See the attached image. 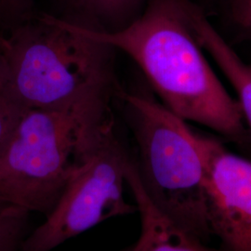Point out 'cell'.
<instances>
[{
  "instance_id": "cell-1",
  "label": "cell",
  "mask_w": 251,
  "mask_h": 251,
  "mask_svg": "<svg viewBox=\"0 0 251 251\" xmlns=\"http://www.w3.org/2000/svg\"><path fill=\"white\" fill-rule=\"evenodd\" d=\"M189 4L190 0H149L137 18L112 32L66 22L131 58L173 114L242 143L248 132L240 105L206 61L191 25Z\"/></svg>"
},
{
  "instance_id": "cell-2",
  "label": "cell",
  "mask_w": 251,
  "mask_h": 251,
  "mask_svg": "<svg viewBox=\"0 0 251 251\" xmlns=\"http://www.w3.org/2000/svg\"><path fill=\"white\" fill-rule=\"evenodd\" d=\"M114 50L48 13L0 35V63L24 107L100 121L112 117L110 100L120 90Z\"/></svg>"
},
{
  "instance_id": "cell-3",
  "label": "cell",
  "mask_w": 251,
  "mask_h": 251,
  "mask_svg": "<svg viewBox=\"0 0 251 251\" xmlns=\"http://www.w3.org/2000/svg\"><path fill=\"white\" fill-rule=\"evenodd\" d=\"M138 147L135 161L147 197L163 215L201 240L212 235L206 163L197 132L162 103L119 90Z\"/></svg>"
},
{
  "instance_id": "cell-4",
  "label": "cell",
  "mask_w": 251,
  "mask_h": 251,
  "mask_svg": "<svg viewBox=\"0 0 251 251\" xmlns=\"http://www.w3.org/2000/svg\"><path fill=\"white\" fill-rule=\"evenodd\" d=\"M112 120L26 110L0 152V194L30 213L50 215Z\"/></svg>"
},
{
  "instance_id": "cell-5",
  "label": "cell",
  "mask_w": 251,
  "mask_h": 251,
  "mask_svg": "<svg viewBox=\"0 0 251 251\" xmlns=\"http://www.w3.org/2000/svg\"><path fill=\"white\" fill-rule=\"evenodd\" d=\"M130 155L120 143L114 120L103 127L80 171L45 222L28 233L21 251H51L111 218L133 214L125 197Z\"/></svg>"
},
{
  "instance_id": "cell-6",
  "label": "cell",
  "mask_w": 251,
  "mask_h": 251,
  "mask_svg": "<svg viewBox=\"0 0 251 251\" xmlns=\"http://www.w3.org/2000/svg\"><path fill=\"white\" fill-rule=\"evenodd\" d=\"M198 135L206 163V198L212 235L228 251H251V161L214 139Z\"/></svg>"
},
{
  "instance_id": "cell-7",
  "label": "cell",
  "mask_w": 251,
  "mask_h": 251,
  "mask_svg": "<svg viewBox=\"0 0 251 251\" xmlns=\"http://www.w3.org/2000/svg\"><path fill=\"white\" fill-rule=\"evenodd\" d=\"M126 180L141 218V234L133 251H216L174 225L153 206L144 192L131 156L126 166Z\"/></svg>"
},
{
  "instance_id": "cell-8",
  "label": "cell",
  "mask_w": 251,
  "mask_h": 251,
  "mask_svg": "<svg viewBox=\"0 0 251 251\" xmlns=\"http://www.w3.org/2000/svg\"><path fill=\"white\" fill-rule=\"evenodd\" d=\"M189 15L198 43L215 61L235 90L251 140V64L243 61L210 24L204 12L191 1Z\"/></svg>"
},
{
  "instance_id": "cell-9",
  "label": "cell",
  "mask_w": 251,
  "mask_h": 251,
  "mask_svg": "<svg viewBox=\"0 0 251 251\" xmlns=\"http://www.w3.org/2000/svg\"><path fill=\"white\" fill-rule=\"evenodd\" d=\"M148 1L63 0L67 12L66 16L61 19L96 31H117L137 18Z\"/></svg>"
},
{
  "instance_id": "cell-10",
  "label": "cell",
  "mask_w": 251,
  "mask_h": 251,
  "mask_svg": "<svg viewBox=\"0 0 251 251\" xmlns=\"http://www.w3.org/2000/svg\"><path fill=\"white\" fill-rule=\"evenodd\" d=\"M30 212L11 205L0 213V251H21L30 225Z\"/></svg>"
},
{
  "instance_id": "cell-11",
  "label": "cell",
  "mask_w": 251,
  "mask_h": 251,
  "mask_svg": "<svg viewBox=\"0 0 251 251\" xmlns=\"http://www.w3.org/2000/svg\"><path fill=\"white\" fill-rule=\"evenodd\" d=\"M26 109L14 95L0 63V152L8 143Z\"/></svg>"
},
{
  "instance_id": "cell-12",
  "label": "cell",
  "mask_w": 251,
  "mask_h": 251,
  "mask_svg": "<svg viewBox=\"0 0 251 251\" xmlns=\"http://www.w3.org/2000/svg\"><path fill=\"white\" fill-rule=\"evenodd\" d=\"M230 10L234 25L251 36V0H231Z\"/></svg>"
},
{
  "instance_id": "cell-13",
  "label": "cell",
  "mask_w": 251,
  "mask_h": 251,
  "mask_svg": "<svg viewBox=\"0 0 251 251\" xmlns=\"http://www.w3.org/2000/svg\"><path fill=\"white\" fill-rule=\"evenodd\" d=\"M35 0H0V16L18 19L33 11Z\"/></svg>"
},
{
  "instance_id": "cell-14",
  "label": "cell",
  "mask_w": 251,
  "mask_h": 251,
  "mask_svg": "<svg viewBox=\"0 0 251 251\" xmlns=\"http://www.w3.org/2000/svg\"><path fill=\"white\" fill-rule=\"evenodd\" d=\"M9 206H11V204L9 203V201L4 198L1 194H0V213L2 211H4L7 207H9Z\"/></svg>"
},
{
  "instance_id": "cell-15",
  "label": "cell",
  "mask_w": 251,
  "mask_h": 251,
  "mask_svg": "<svg viewBox=\"0 0 251 251\" xmlns=\"http://www.w3.org/2000/svg\"><path fill=\"white\" fill-rule=\"evenodd\" d=\"M133 248H134V245H132V246H130V247H127V248H126L124 250H122V251H133Z\"/></svg>"
}]
</instances>
